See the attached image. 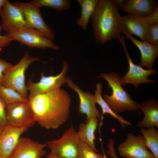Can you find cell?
Returning <instances> with one entry per match:
<instances>
[{"label":"cell","mask_w":158,"mask_h":158,"mask_svg":"<svg viewBox=\"0 0 158 158\" xmlns=\"http://www.w3.org/2000/svg\"><path fill=\"white\" fill-rule=\"evenodd\" d=\"M0 158H5L0 156Z\"/></svg>","instance_id":"cell-35"},{"label":"cell","mask_w":158,"mask_h":158,"mask_svg":"<svg viewBox=\"0 0 158 158\" xmlns=\"http://www.w3.org/2000/svg\"><path fill=\"white\" fill-rule=\"evenodd\" d=\"M146 41L151 44L158 46V23L151 24L149 26Z\"/></svg>","instance_id":"cell-27"},{"label":"cell","mask_w":158,"mask_h":158,"mask_svg":"<svg viewBox=\"0 0 158 158\" xmlns=\"http://www.w3.org/2000/svg\"><path fill=\"white\" fill-rule=\"evenodd\" d=\"M119 154L126 158H156L147 150L142 135L129 133L117 147Z\"/></svg>","instance_id":"cell-10"},{"label":"cell","mask_w":158,"mask_h":158,"mask_svg":"<svg viewBox=\"0 0 158 158\" xmlns=\"http://www.w3.org/2000/svg\"><path fill=\"white\" fill-rule=\"evenodd\" d=\"M39 60L38 58L30 56L28 51H27L20 61L8 70L0 85L13 89L28 98L25 73L31 63Z\"/></svg>","instance_id":"cell-4"},{"label":"cell","mask_w":158,"mask_h":158,"mask_svg":"<svg viewBox=\"0 0 158 158\" xmlns=\"http://www.w3.org/2000/svg\"><path fill=\"white\" fill-rule=\"evenodd\" d=\"M122 17L114 0H99L91 18L96 42L103 44L119 39L123 28Z\"/></svg>","instance_id":"cell-2"},{"label":"cell","mask_w":158,"mask_h":158,"mask_svg":"<svg viewBox=\"0 0 158 158\" xmlns=\"http://www.w3.org/2000/svg\"><path fill=\"white\" fill-rule=\"evenodd\" d=\"M102 86L101 83H97L96 85V89L94 95L96 103L98 104L102 110V115L103 116L106 114H108L114 118L117 119L120 123L123 128L126 126H131V123L122 117L114 113L110 108L108 104L103 98L102 95Z\"/></svg>","instance_id":"cell-22"},{"label":"cell","mask_w":158,"mask_h":158,"mask_svg":"<svg viewBox=\"0 0 158 158\" xmlns=\"http://www.w3.org/2000/svg\"><path fill=\"white\" fill-rule=\"evenodd\" d=\"M6 0H0V12Z\"/></svg>","instance_id":"cell-33"},{"label":"cell","mask_w":158,"mask_h":158,"mask_svg":"<svg viewBox=\"0 0 158 158\" xmlns=\"http://www.w3.org/2000/svg\"><path fill=\"white\" fill-rule=\"evenodd\" d=\"M99 0H78L81 9L80 17L76 20L77 24L83 30L86 31Z\"/></svg>","instance_id":"cell-21"},{"label":"cell","mask_w":158,"mask_h":158,"mask_svg":"<svg viewBox=\"0 0 158 158\" xmlns=\"http://www.w3.org/2000/svg\"><path fill=\"white\" fill-rule=\"evenodd\" d=\"M66 83L78 94L79 100L78 111L86 115V120L93 117L103 119V116L96 106L94 95L83 91L69 77H66Z\"/></svg>","instance_id":"cell-13"},{"label":"cell","mask_w":158,"mask_h":158,"mask_svg":"<svg viewBox=\"0 0 158 158\" xmlns=\"http://www.w3.org/2000/svg\"><path fill=\"white\" fill-rule=\"evenodd\" d=\"M0 97L6 105L19 103L28 102L25 97L14 89L0 85Z\"/></svg>","instance_id":"cell-24"},{"label":"cell","mask_w":158,"mask_h":158,"mask_svg":"<svg viewBox=\"0 0 158 158\" xmlns=\"http://www.w3.org/2000/svg\"><path fill=\"white\" fill-rule=\"evenodd\" d=\"M158 7V4L154 0H128L124 1L120 8L128 14L145 17Z\"/></svg>","instance_id":"cell-18"},{"label":"cell","mask_w":158,"mask_h":158,"mask_svg":"<svg viewBox=\"0 0 158 158\" xmlns=\"http://www.w3.org/2000/svg\"><path fill=\"white\" fill-rule=\"evenodd\" d=\"M105 79L112 90L111 94H105L104 99L115 113L139 109L140 104L133 100L129 94L123 88L121 78L116 73H102L98 76Z\"/></svg>","instance_id":"cell-3"},{"label":"cell","mask_w":158,"mask_h":158,"mask_svg":"<svg viewBox=\"0 0 158 158\" xmlns=\"http://www.w3.org/2000/svg\"><path fill=\"white\" fill-rule=\"evenodd\" d=\"M86 120L85 123H81L79 124V129L77 131L79 139L97 152L98 151L95 144V133L99 124V119L93 117Z\"/></svg>","instance_id":"cell-19"},{"label":"cell","mask_w":158,"mask_h":158,"mask_svg":"<svg viewBox=\"0 0 158 158\" xmlns=\"http://www.w3.org/2000/svg\"><path fill=\"white\" fill-rule=\"evenodd\" d=\"M76 158H107L102 153H97L89 146L79 141Z\"/></svg>","instance_id":"cell-26"},{"label":"cell","mask_w":158,"mask_h":158,"mask_svg":"<svg viewBox=\"0 0 158 158\" xmlns=\"http://www.w3.org/2000/svg\"><path fill=\"white\" fill-rule=\"evenodd\" d=\"M36 122L47 129H55L66 123L69 116L71 99L61 88L28 98Z\"/></svg>","instance_id":"cell-1"},{"label":"cell","mask_w":158,"mask_h":158,"mask_svg":"<svg viewBox=\"0 0 158 158\" xmlns=\"http://www.w3.org/2000/svg\"><path fill=\"white\" fill-rule=\"evenodd\" d=\"M30 2L39 8L47 7L59 11L68 9L71 5L69 0H32Z\"/></svg>","instance_id":"cell-25"},{"label":"cell","mask_w":158,"mask_h":158,"mask_svg":"<svg viewBox=\"0 0 158 158\" xmlns=\"http://www.w3.org/2000/svg\"><path fill=\"white\" fill-rule=\"evenodd\" d=\"M6 107L5 103L0 97V125L4 126L7 125Z\"/></svg>","instance_id":"cell-28"},{"label":"cell","mask_w":158,"mask_h":158,"mask_svg":"<svg viewBox=\"0 0 158 158\" xmlns=\"http://www.w3.org/2000/svg\"><path fill=\"white\" fill-rule=\"evenodd\" d=\"M0 16L1 28L6 34L20 28L30 29L20 9L7 0L1 10Z\"/></svg>","instance_id":"cell-12"},{"label":"cell","mask_w":158,"mask_h":158,"mask_svg":"<svg viewBox=\"0 0 158 158\" xmlns=\"http://www.w3.org/2000/svg\"><path fill=\"white\" fill-rule=\"evenodd\" d=\"M2 29L0 25V32ZM12 41L8 35H2L0 34V50L8 46Z\"/></svg>","instance_id":"cell-30"},{"label":"cell","mask_w":158,"mask_h":158,"mask_svg":"<svg viewBox=\"0 0 158 158\" xmlns=\"http://www.w3.org/2000/svg\"><path fill=\"white\" fill-rule=\"evenodd\" d=\"M6 114L7 125L16 127L29 128L36 122L33 112L28 102L6 105Z\"/></svg>","instance_id":"cell-9"},{"label":"cell","mask_w":158,"mask_h":158,"mask_svg":"<svg viewBox=\"0 0 158 158\" xmlns=\"http://www.w3.org/2000/svg\"><path fill=\"white\" fill-rule=\"evenodd\" d=\"M124 50L128 63V70L125 75L121 78L123 85L128 84H133L136 88L140 84L145 83H155L154 80L149 79L148 76L157 73L155 70L145 69L139 65L134 63L130 57L127 49L124 37L118 39Z\"/></svg>","instance_id":"cell-11"},{"label":"cell","mask_w":158,"mask_h":158,"mask_svg":"<svg viewBox=\"0 0 158 158\" xmlns=\"http://www.w3.org/2000/svg\"><path fill=\"white\" fill-rule=\"evenodd\" d=\"M139 109L144 113L143 120L138 122V127L140 128H148L154 127L158 128V102L151 99L140 104Z\"/></svg>","instance_id":"cell-20"},{"label":"cell","mask_w":158,"mask_h":158,"mask_svg":"<svg viewBox=\"0 0 158 158\" xmlns=\"http://www.w3.org/2000/svg\"><path fill=\"white\" fill-rule=\"evenodd\" d=\"M6 35L13 41L19 42L29 48H50L58 50L59 47L51 40L46 37L37 30L22 28L15 30Z\"/></svg>","instance_id":"cell-5"},{"label":"cell","mask_w":158,"mask_h":158,"mask_svg":"<svg viewBox=\"0 0 158 158\" xmlns=\"http://www.w3.org/2000/svg\"><path fill=\"white\" fill-rule=\"evenodd\" d=\"M13 66L12 64L2 59H0V85L3 80L6 73Z\"/></svg>","instance_id":"cell-29"},{"label":"cell","mask_w":158,"mask_h":158,"mask_svg":"<svg viewBox=\"0 0 158 158\" xmlns=\"http://www.w3.org/2000/svg\"><path fill=\"white\" fill-rule=\"evenodd\" d=\"M27 127H16L7 125L0 135V156L9 158L15 149L21 135Z\"/></svg>","instance_id":"cell-14"},{"label":"cell","mask_w":158,"mask_h":158,"mask_svg":"<svg viewBox=\"0 0 158 158\" xmlns=\"http://www.w3.org/2000/svg\"><path fill=\"white\" fill-rule=\"evenodd\" d=\"M47 158H63L60 156L55 152L51 151L50 153L48 154Z\"/></svg>","instance_id":"cell-32"},{"label":"cell","mask_w":158,"mask_h":158,"mask_svg":"<svg viewBox=\"0 0 158 158\" xmlns=\"http://www.w3.org/2000/svg\"><path fill=\"white\" fill-rule=\"evenodd\" d=\"M140 131L147 148L151 150L156 158H158V130L157 128L152 127L140 128Z\"/></svg>","instance_id":"cell-23"},{"label":"cell","mask_w":158,"mask_h":158,"mask_svg":"<svg viewBox=\"0 0 158 158\" xmlns=\"http://www.w3.org/2000/svg\"><path fill=\"white\" fill-rule=\"evenodd\" d=\"M124 28L130 35L138 37L142 41H146L147 32L150 24L146 17L127 14L122 17Z\"/></svg>","instance_id":"cell-17"},{"label":"cell","mask_w":158,"mask_h":158,"mask_svg":"<svg viewBox=\"0 0 158 158\" xmlns=\"http://www.w3.org/2000/svg\"><path fill=\"white\" fill-rule=\"evenodd\" d=\"M114 140L113 139L110 138L107 146L108 149L107 153L111 158H118L115 152L114 147Z\"/></svg>","instance_id":"cell-31"},{"label":"cell","mask_w":158,"mask_h":158,"mask_svg":"<svg viewBox=\"0 0 158 158\" xmlns=\"http://www.w3.org/2000/svg\"><path fill=\"white\" fill-rule=\"evenodd\" d=\"M5 126L0 125V135L4 128Z\"/></svg>","instance_id":"cell-34"},{"label":"cell","mask_w":158,"mask_h":158,"mask_svg":"<svg viewBox=\"0 0 158 158\" xmlns=\"http://www.w3.org/2000/svg\"><path fill=\"white\" fill-rule=\"evenodd\" d=\"M63 64L61 73L56 75L46 76L43 72L41 73L40 74V80L36 83L33 82L32 79L30 78L26 85L28 91L29 92L28 98L60 88L63 85L66 83V75L69 66L65 60L63 61Z\"/></svg>","instance_id":"cell-6"},{"label":"cell","mask_w":158,"mask_h":158,"mask_svg":"<svg viewBox=\"0 0 158 158\" xmlns=\"http://www.w3.org/2000/svg\"><path fill=\"white\" fill-rule=\"evenodd\" d=\"M12 4L21 11L30 29L38 30L49 39L52 40L54 38L55 33L44 21L40 12V8L30 2L16 1Z\"/></svg>","instance_id":"cell-8"},{"label":"cell","mask_w":158,"mask_h":158,"mask_svg":"<svg viewBox=\"0 0 158 158\" xmlns=\"http://www.w3.org/2000/svg\"><path fill=\"white\" fill-rule=\"evenodd\" d=\"M122 33L140 51L141 58L139 65L149 69H153V64L158 56V46L151 44L146 41H140L136 39L126 32L123 26Z\"/></svg>","instance_id":"cell-16"},{"label":"cell","mask_w":158,"mask_h":158,"mask_svg":"<svg viewBox=\"0 0 158 158\" xmlns=\"http://www.w3.org/2000/svg\"><path fill=\"white\" fill-rule=\"evenodd\" d=\"M47 146L29 138L20 137L9 158H41L46 154L44 149Z\"/></svg>","instance_id":"cell-15"},{"label":"cell","mask_w":158,"mask_h":158,"mask_svg":"<svg viewBox=\"0 0 158 158\" xmlns=\"http://www.w3.org/2000/svg\"><path fill=\"white\" fill-rule=\"evenodd\" d=\"M79 141L77 131L71 125L61 138L48 141L47 144L51 151L63 158H76Z\"/></svg>","instance_id":"cell-7"}]
</instances>
